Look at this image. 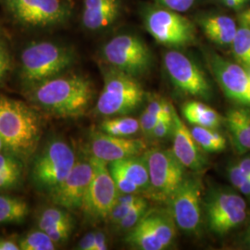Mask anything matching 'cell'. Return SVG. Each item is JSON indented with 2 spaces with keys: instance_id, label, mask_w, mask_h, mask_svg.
Masks as SVG:
<instances>
[{
  "instance_id": "cb8c5ba5",
  "label": "cell",
  "mask_w": 250,
  "mask_h": 250,
  "mask_svg": "<svg viewBox=\"0 0 250 250\" xmlns=\"http://www.w3.org/2000/svg\"><path fill=\"white\" fill-rule=\"evenodd\" d=\"M22 160L11 154L0 152V192L17 188L23 173Z\"/></svg>"
},
{
  "instance_id": "9c48e42d",
  "label": "cell",
  "mask_w": 250,
  "mask_h": 250,
  "mask_svg": "<svg viewBox=\"0 0 250 250\" xmlns=\"http://www.w3.org/2000/svg\"><path fill=\"white\" fill-rule=\"evenodd\" d=\"M202 190L201 180L187 174L167 202L176 226L188 234H196L201 227Z\"/></svg>"
},
{
  "instance_id": "5bb4252c",
  "label": "cell",
  "mask_w": 250,
  "mask_h": 250,
  "mask_svg": "<svg viewBox=\"0 0 250 250\" xmlns=\"http://www.w3.org/2000/svg\"><path fill=\"white\" fill-rule=\"evenodd\" d=\"M94 173L89 157L76 161L71 172L49 195L55 205L67 210L81 209Z\"/></svg>"
},
{
  "instance_id": "e0dca14e",
  "label": "cell",
  "mask_w": 250,
  "mask_h": 250,
  "mask_svg": "<svg viewBox=\"0 0 250 250\" xmlns=\"http://www.w3.org/2000/svg\"><path fill=\"white\" fill-rule=\"evenodd\" d=\"M173 130H172V152L179 161L188 170L202 171L208 166V161L201 151L200 146L188 129L187 125L179 117L173 107L172 111Z\"/></svg>"
},
{
  "instance_id": "30bf717a",
  "label": "cell",
  "mask_w": 250,
  "mask_h": 250,
  "mask_svg": "<svg viewBox=\"0 0 250 250\" xmlns=\"http://www.w3.org/2000/svg\"><path fill=\"white\" fill-rule=\"evenodd\" d=\"M89 158L94 166V173L81 210L88 221L102 222L108 219L119 191L107 163L90 155Z\"/></svg>"
},
{
  "instance_id": "f546056e",
  "label": "cell",
  "mask_w": 250,
  "mask_h": 250,
  "mask_svg": "<svg viewBox=\"0 0 250 250\" xmlns=\"http://www.w3.org/2000/svg\"><path fill=\"white\" fill-rule=\"evenodd\" d=\"M231 45L236 61L246 69H250V28L239 27Z\"/></svg>"
},
{
  "instance_id": "277c9868",
  "label": "cell",
  "mask_w": 250,
  "mask_h": 250,
  "mask_svg": "<svg viewBox=\"0 0 250 250\" xmlns=\"http://www.w3.org/2000/svg\"><path fill=\"white\" fill-rule=\"evenodd\" d=\"M145 91L136 78L110 67L104 74V85L95 107L101 117L125 116L141 105Z\"/></svg>"
},
{
  "instance_id": "4fadbf2b",
  "label": "cell",
  "mask_w": 250,
  "mask_h": 250,
  "mask_svg": "<svg viewBox=\"0 0 250 250\" xmlns=\"http://www.w3.org/2000/svg\"><path fill=\"white\" fill-rule=\"evenodd\" d=\"M10 14L30 26H49L62 22L69 8L62 0H4Z\"/></svg>"
},
{
  "instance_id": "836d02e7",
  "label": "cell",
  "mask_w": 250,
  "mask_h": 250,
  "mask_svg": "<svg viewBox=\"0 0 250 250\" xmlns=\"http://www.w3.org/2000/svg\"><path fill=\"white\" fill-rule=\"evenodd\" d=\"M227 176L233 188H236L243 195L250 197V176L243 172L236 163L228 167Z\"/></svg>"
},
{
  "instance_id": "ab89813d",
  "label": "cell",
  "mask_w": 250,
  "mask_h": 250,
  "mask_svg": "<svg viewBox=\"0 0 250 250\" xmlns=\"http://www.w3.org/2000/svg\"><path fill=\"white\" fill-rule=\"evenodd\" d=\"M95 243L96 232H90L81 239L78 243L77 249L80 250H95Z\"/></svg>"
},
{
  "instance_id": "8d00e7d4",
  "label": "cell",
  "mask_w": 250,
  "mask_h": 250,
  "mask_svg": "<svg viewBox=\"0 0 250 250\" xmlns=\"http://www.w3.org/2000/svg\"><path fill=\"white\" fill-rule=\"evenodd\" d=\"M165 9L177 12H185L194 5L196 0H155Z\"/></svg>"
},
{
  "instance_id": "f35d334b",
  "label": "cell",
  "mask_w": 250,
  "mask_h": 250,
  "mask_svg": "<svg viewBox=\"0 0 250 250\" xmlns=\"http://www.w3.org/2000/svg\"><path fill=\"white\" fill-rule=\"evenodd\" d=\"M0 250H21L17 235L0 236Z\"/></svg>"
},
{
  "instance_id": "ac0fdd59",
  "label": "cell",
  "mask_w": 250,
  "mask_h": 250,
  "mask_svg": "<svg viewBox=\"0 0 250 250\" xmlns=\"http://www.w3.org/2000/svg\"><path fill=\"white\" fill-rule=\"evenodd\" d=\"M120 11L119 0H84L83 11V26L97 31L110 25Z\"/></svg>"
},
{
  "instance_id": "d590c367",
  "label": "cell",
  "mask_w": 250,
  "mask_h": 250,
  "mask_svg": "<svg viewBox=\"0 0 250 250\" xmlns=\"http://www.w3.org/2000/svg\"><path fill=\"white\" fill-rule=\"evenodd\" d=\"M160 119H161V117L154 115L150 112L146 111V109H144L141 116L139 118V125H140V130L142 131L145 136L150 137L152 131H153L154 127L158 124Z\"/></svg>"
},
{
  "instance_id": "4dcf8cb0",
  "label": "cell",
  "mask_w": 250,
  "mask_h": 250,
  "mask_svg": "<svg viewBox=\"0 0 250 250\" xmlns=\"http://www.w3.org/2000/svg\"><path fill=\"white\" fill-rule=\"evenodd\" d=\"M21 250H54L57 244L41 229L27 232L19 238Z\"/></svg>"
},
{
  "instance_id": "d6986e66",
  "label": "cell",
  "mask_w": 250,
  "mask_h": 250,
  "mask_svg": "<svg viewBox=\"0 0 250 250\" xmlns=\"http://www.w3.org/2000/svg\"><path fill=\"white\" fill-rule=\"evenodd\" d=\"M224 124L231 136L232 146L238 154L250 151V110L232 107L224 117Z\"/></svg>"
},
{
  "instance_id": "603a6c76",
  "label": "cell",
  "mask_w": 250,
  "mask_h": 250,
  "mask_svg": "<svg viewBox=\"0 0 250 250\" xmlns=\"http://www.w3.org/2000/svg\"><path fill=\"white\" fill-rule=\"evenodd\" d=\"M125 239L130 247L135 250H165L146 214L134 228L127 232Z\"/></svg>"
},
{
  "instance_id": "7dc6e473",
  "label": "cell",
  "mask_w": 250,
  "mask_h": 250,
  "mask_svg": "<svg viewBox=\"0 0 250 250\" xmlns=\"http://www.w3.org/2000/svg\"><path fill=\"white\" fill-rule=\"evenodd\" d=\"M248 70V69H247ZM248 72H249V74H250V69L248 70Z\"/></svg>"
},
{
  "instance_id": "4316f807",
  "label": "cell",
  "mask_w": 250,
  "mask_h": 250,
  "mask_svg": "<svg viewBox=\"0 0 250 250\" xmlns=\"http://www.w3.org/2000/svg\"><path fill=\"white\" fill-rule=\"evenodd\" d=\"M190 132L197 145L204 151L218 153L224 151L227 147L226 138L217 129L193 125Z\"/></svg>"
},
{
  "instance_id": "83f0119b",
  "label": "cell",
  "mask_w": 250,
  "mask_h": 250,
  "mask_svg": "<svg viewBox=\"0 0 250 250\" xmlns=\"http://www.w3.org/2000/svg\"><path fill=\"white\" fill-rule=\"evenodd\" d=\"M99 130L114 136L131 137L138 133L140 125L139 120L132 117H108L99 125Z\"/></svg>"
},
{
  "instance_id": "f6af8a7d",
  "label": "cell",
  "mask_w": 250,
  "mask_h": 250,
  "mask_svg": "<svg viewBox=\"0 0 250 250\" xmlns=\"http://www.w3.org/2000/svg\"><path fill=\"white\" fill-rule=\"evenodd\" d=\"M245 243H246V246L250 250V224L249 228H248V230H247V232H246Z\"/></svg>"
},
{
  "instance_id": "7c38bea8",
  "label": "cell",
  "mask_w": 250,
  "mask_h": 250,
  "mask_svg": "<svg viewBox=\"0 0 250 250\" xmlns=\"http://www.w3.org/2000/svg\"><path fill=\"white\" fill-rule=\"evenodd\" d=\"M163 62L169 78L177 89L197 99H211L210 83L204 72L188 56L177 50H170L164 55Z\"/></svg>"
},
{
  "instance_id": "74e56055",
  "label": "cell",
  "mask_w": 250,
  "mask_h": 250,
  "mask_svg": "<svg viewBox=\"0 0 250 250\" xmlns=\"http://www.w3.org/2000/svg\"><path fill=\"white\" fill-rule=\"evenodd\" d=\"M11 67V59L8 46L0 39V82L5 78Z\"/></svg>"
},
{
  "instance_id": "6da1fadb",
  "label": "cell",
  "mask_w": 250,
  "mask_h": 250,
  "mask_svg": "<svg viewBox=\"0 0 250 250\" xmlns=\"http://www.w3.org/2000/svg\"><path fill=\"white\" fill-rule=\"evenodd\" d=\"M94 99L93 85L82 75L57 76L30 87L29 99L58 118H79L86 113Z\"/></svg>"
},
{
  "instance_id": "8fae6325",
  "label": "cell",
  "mask_w": 250,
  "mask_h": 250,
  "mask_svg": "<svg viewBox=\"0 0 250 250\" xmlns=\"http://www.w3.org/2000/svg\"><path fill=\"white\" fill-rule=\"evenodd\" d=\"M145 23L147 32L161 45L183 47L195 39V28L188 18L168 9L149 10Z\"/></svg>"
},
{
  "instance_id": "ffe728a7",
  "label": "cell",
  "mask_w": 250,
  "mask_h": 250,
  "mask_svg": "<svg viewBox=\"0 0 250 250\" xmlns=\"http://www.w3.org/2000/svg\"><path fill=\"white\" fill-rule=\"evenodd\" d=\"M200 24L206 36L220 45H232L238 29L234 20L225 15L207 17L200 21Z\"/></svg>"
},
{
  "instance_id": "b9f144b4",
  "label": "cell",
  "mask_w": 250,
  "mask_h": 250,
  "mask_svg": "<svg viewBox=\"0 0 250 250\" xmlns=\"http://www.w3.org/2000/svg\"><path fill=\"white\" fill-rule=\"evenodd\" d=\"M224 4L231 9H240L250 0H222Z\"/></svg>"
},
{
  "instance_id": "3957f363",
  "label": "cell",
  "mask_w": 250,
  "mask_h": 250,
  "mask_svg": "<svg viewBox=\"0 0 250 250\" xmlns=\"http://www.w3.org/2000/svg\"><path fill=\"white\" fill-rule=\"evenodd\" d=\"M74 62L71 49L53 42H36L21 55V77L30 87L61 75Z\"/></svg>"
},
{
  "instance_id": "2e32d148",
  "label": "cell",
  "mask_w": 250,
  "mask_h": 250,
  "mask_svg": "<svg viewBox=\"0 0 250 250\" xmlns=\"http://www.w3.org/2000/svg\"><path fill=\"white\" fill-rule=\"evenodd\" d=\"M147 146L142 139L119 137L95 131L90 134V156L106 163L144 154Z\"/></svg>"
},
{
  "instance_id": "44dd1931",
  "label": "cell",
  "mask_w": 250,
  "mask_h": 250,
  "mask_svg": "<svg viewBox=\"0 0 250 250\" xmlns=\"http://www.w3.org/2000/svg\"><path fill=\"white\" fill-rule=\"evenodd\" d=\"M182 113L189 124L218 129L224 124V117L202 101L192 100L184 104Z\"/></svg>"
},
{
  "instance_id": "5b68a950",
  "label": "cell",
  "mask_w": 250,
  "mask_h": 250,
  "mask_svg": "<svg viewBox=\"0 0 250 250\" xmlns=\"http://www.w3.org/2000/svg\"><path fill=\"white\" fill-rule=\"evenodd\" d=\"M76 161L73 148L65 140H49L32 164L31 176L35 186L50 193L68 176Z\"/></svg>"
},
{
  "instance_id": "7bdbcfd3",
  "label": "cell",
  "mask_w": 250,
  "mask_h": 250,
  "mask_svg": "<svg viewBox=\"0 0 250 250\" xmlns=\"http://www.w3.org/2000/svg\"><path fill=\"white\" fill-rule=\"evenodd\" d=\"M239 169L250 176V157H246L236 163Z\"/></svg>"
},
{
  "instance_id": "52a82bcc",
  "label": "cell",
  "mask_w": 250,
  "mask_h": 250,
  "mask_svg": "<svg viewBox=\"0 0 250 250\" xmlns=\"http://www.w3.org/2000/svg\"><path fill=\"white\" fill-rule=\"evenodd\" d=\"M203 208L207 224L215 234L224 235L241 225L248 217L245 198L232 188H212L207 194Z\"/></svg>"
},
{
  "instance_id": "ba28073f",
  "label": "cell",
  "mask_w": 250,
  "mask_h": 250,
  "mask_svg": "<svg viewBox=\"0 0 250 250\" xmlns=\"http://www.w3.org/2000/svg\"><path fill=\"white\" fill-rule=\"evenodd\" d=\"M102 56L110 67L135 78L146 74L151 68V52L138 36H115L103 46Z\"/></svg>"
},
{
  "instance_id": "484cf974",
  "label": "cell",
  "mask_w": 250,
  "mask_h": 250,
  "mask_svg": "<svg viewBox=\"0 0 250 250\" xmlns=\"http://www.w3.org/2000/svg\"><path fill=\"white\" fill-rule=\"evenodd\" d=\"M30 212L26 201L21 197L0 195V225H15L25 222Z\"/></svg>"
},
{
  "instance_id": "d6a6232c",
  "label": "cell",
  "mask_w": 250,
  "mask_h": 250,
  "mask_svg": "<svg viewBox=\"0 0 250 250\" xmlns=\"http://www.w3.org/2000/svg\"><path fill=\"white\" fill-rule=\"evenodd\" d=\"M142 196L140 194H121L117 197L116 203L113 207L110 214L108 216V221L113 224H117L133 208L134 203Z\"/></svg>"
},
{
  "instance_id": "9a60e30c",
  "label": "cell",
  "mask_w": 250,
  "mask_h": 250,
  "mask_svg": "<svg viewBox=\"0 0 250 250\" xmlns=\"http://www.w3.org/2000/svg\"><path fill=\"white\" fill-rule=\"evenodd\" d=\"M208 62L224 94L239 104L250 106V82L248 70L218 54L208 55Z\"/></svg>"
},
{
  "instance_id": "8992f818",
  "label": "cell",
  "mask_w": 250,
  "mask_h": 250,
  "mask_svg": "<svg viewBox=\"0 0 250 250\" xmlns=\"http://www.w3.org/2000/svg\"><path fill=\"white\" fill-rule=\"evenodd\" d=\"M143 155L149 173V188L146 194L154 201L167 203L187 176V168L170 149L147 148Z\"/></svg>"
},
{
  "instance_id": "f1b7e54d",
  "label": "cell",
  "mask_w": 250,
  "mask_h": 250,
  "mask_svg": "<svg viewBox=\"0 0 250 250\" xmlns=\"http://www.w3.org/2000/svg\"><path fill=\"white\" fill-rule=\"evenodd\" d=\"M65 224H73L72 216L62 207H48L38 216V228L46 231Z\"/></svg>"
},
{
  "instance_id": "d4e9b609",
  "label": "cell",
  "mask_w": 250,
  "mask_h": 250,
  "mask_svg": "<svg viewBox=\"0 0 250 250\" xmlns=\"http://www.w3.org/2000/svg\"><path fill=\"white\" fill-rule=\"evenodd\" d=\"M146 215L165 250L170 247L175 239L177 226L168 208H148Z\"/></svg>"
},
{
  "instance_id": "bcb514c9",
  "label": "cell",
  "mask_w": 250,
  "mask_h": 250,
  "mask_svg": "<svg viewBox=\"0 0 250 250\" xmlns=\"http://www.w3.org/2000/svg\"><path fill=\"white\" fill-rule=\"evenodd\" d=\"M4 149L6 150V147H5V145H4V142H3L2 138L0 137V152L3 151Z\"/></svg>"
},
{
  "instance_id": "1f68e13d",
  "label": "cell",
  "mask_w": 250,
  "mask_h": 250,
  "mask_svg": "<svg viewBox=\"0 0 250 250\" xmlns=\"http://www.w3.org/2000/svg\"><path fill=\"white\" fill-rule=\"evenodd\" d=\"M148 208V202L142 196L134 203L133 208L130 209V211L126 214L125 218L122 219L115 225H117L120 230L128 232L140 222V220L143 218L144 215L146 214Z\"/></svg>"
},
{
  "instance_id": "ee69618b",
  "label": "cell",
  "mask_w": 250,
  "mask_h": 250,
  "mask_svg": "<svg viewBox=\"0 0 250 250\" xmlns=\"http://www.w3.org/2000/svg\"><path fill=\"white\" fill-rule=\"evenodd\" d=\"M239 21L241 22V25L250 28V8L245 9L239 15Z\"/></svg>"
},
{
  "instance_id": "7402d4cb",
  "label": "cell",
  "mask_w": 250,
  "mask_h": 250,
  "mask_svg": "<svg viewBox=\"0 0 250 250\" xmlns=\"http://www.w3.org/2000/svg\"><path fill=\"white\" fill-rule=\"evenodd\" d=\"M126 178L134 184L141 194H146L149 188V173L144 155L110 162Z\"/></svg>"
},
{
  "instance_id": "60d3db41",
  "label": "cell",
  "mask_w": 250,
  "mask_h": 250,
  "mask_svg": "<svg viewBox=\"0 0 250 250\" xmlns=\"http://www.w3.org/2000/svg\"><path fill=\"white\" fill-rule=\"evenodd\" d=\"M107 250V239L106 234L100 231H96L95 250Z\"/></svg>"
},
{
  "instance_id": "e575fe53",
  "label": "cell",
  "mask_w": 250,
  "mask_h": 250,
  "mask_svg": "<svg viewBox=\"0 0 250 250\" xmlns=\"http://www.w3.org/2000/svg\"><path fill=\"white\" fill-rule=\"evenodd\" d=\"M173 130V119L161 118L158 124L154 127L150 138L156 140H161L169 137L172 134Z\"/></svg>"
},
{
  "instance_id": "7a4b0ae2",
  "label": "cell",
  "mask_w": 250,
  "mask_h": 250,
  "mask_svg": "<svg viewBox=\"0 0 250 250\" xmlns=\"http://www.w3.org/2000/svg\"><path fill=\"white\" fill-rule=\"evenodd\" d=\"M41 135V120L34 108L0 95V137L7 151L26 161L35 154Z\"/></svg>"
}]
</instances>
